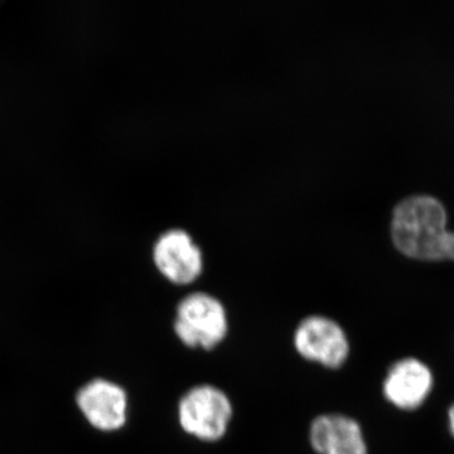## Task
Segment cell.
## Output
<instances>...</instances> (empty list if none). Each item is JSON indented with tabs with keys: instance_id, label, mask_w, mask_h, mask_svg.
Listing matches in <instances>:
<instances>
[{
	"instance_id": "obj_1",
	"label": "cell",
	"mask_w": 454,
	"mask_h": 454,
	"mask_svg": "<svg viewBox=\"0 0 454 454\" xmlns=\"http://www.w3.org/2000/svg\"><path fill=\"white\" fill-rule=\"evenodd\" d=\"M446 223V207L437 197L408 196L394 207L391 238L409 258L454 260V231H448Z\"/></svg>"
},
{
	"instance_id": "obj_2",
	"label": "cell",
	"mask_w": 454,
	"mask_h": 454,
	"mask_svg": "<svg viewBox=\"0 0 454 454\" xmlns=\"http://www.w3.org/2000/svg\"><path fill=\"white\" fill-rule=\"evenodd\" d=\"M229 330L225 306L211 293H190L176 307L173 331L188 348L212 351L226 340Z\"/></svg>"
},
{
	"instance_id": "obj_3",
	"label": "cell",
	"mask_w": 454,
	"mask_h": 454,
	"mask_svg": "<svg viewBox=\"0 0 454 454\" xmlns=\"http://www.w3.org/2000/svg\"><path fill=\"white\" fill-rule=\"evenodd\" d=\"M234 418L229 395L212 384H199L179 399L177 419L190 437L205 443H216L225 437Z\"/></svg>"
},
{
	"instance_id": "obj_4",
	"label": "cell",
	"mask_w": 454,
	"mask_h": 454,
	"mask_svg": "<svg viewBox=\"0 0 454 454\" xmlns=\"http://www.w3.org/2000/svg\"><path fill=\"white\" fill-rule=\"evenodd\" d=\"M293 346L303 360L328 370H339L348 363L349 340L342 325L327 316L304 317L295 327Z\"/></svg>"
},
{
	"instance_id": "obj_5",
	"label": "cell",
	"mask_w": 454,
	"mask_h": 454,
	"mask_svg": "<svg viewBox=\"0 0 454 454\" xmlns=\"http://www.w3.org/2000/svg\"><path fill=\"white\" fill-rule=\"evenodd\" d=\"M153 262L170 283L187 286L203 271V253L193 236L182 227H170L158 236L153 247Z\"/></svg>"
},
{
	"instance_id": "obj_6",
	"label": "cell",
	"mask_w": 454,
	"mask_h": 454,
	"mask_svg": "<svg viewBox=\"0 0 454 454\" xmlns=\"http://www.w3.org/2000/svg\"><path fill=\"white\" fill-rule=\"evenodd\" d=\"M434 385L428 366L418 358L408 357L390 366L382 391L387 402L402 411H415L426 402Z\"/></svg>"
},
{
	"instance_id": "obj_7",
	"label": "cell",
	"mask_w": 454,
	"mask_h": 454,
	"mask_svg": "<svg viewBox=\"0 0 454 454\" xmlns=\"http://www.w3.org/2000/svg\"><path fill=\"white\" fill-rule=\"evenodd\" d=\"M309 441L315 454H367L360 423L346 414L317 415L309 424Z\"/></svg>"
},
{
	"instance_id": "obj_8",
	"label": "cell",
	"mask_w": 454,
	"mask_h": 454,
	"mask_svg": "<svg viewBox=\"0 0 454 454\" xmlns=\"http://www.w3.org/2000/svg\"><path fill=\"white\" fill-rule=\"evenodd\" d=\"M77 403L95 428L114 432L127 423V391L115 382L98 379L80 390Z\"/></svg>"
},
{
	"instance_id": "obj_9",
	"label": "cell",
	"mask_w": 454,
	"mask_h": 454,
	"mask_svg": "<svg viewBox=\"0 0 454 454\" xmlns=\"http://www.w3.org/2000/svg\"><path fill=\"white\" fill-rule=\"evenodd\" d=\"M448 423H450V434L454 438V403L450 406V411H448Z\"/></svg>"
}]
</instances>
